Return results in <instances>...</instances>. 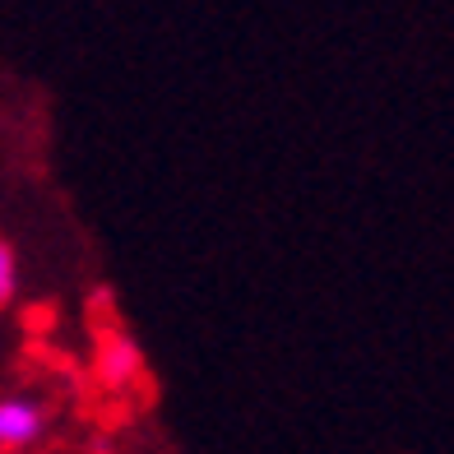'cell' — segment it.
Wrapping results in <instances>:
<instances>
[{
	"label": "cell",
	"instance_id": "cell-5",
	"mask_svg": "<svg viewBox=\"0 0 454 454\" xmlns=\"http://www.w3.org/2000/svg\"><path fill=\"white\" fill-rule=\"evenodd\" d=\"M24 325H28V334H47V329L56 325V306H33V311L24 316Z\"/></svg>",
	"mask_w": 454,
	"mask_h": 454
},
{
	"label": "cell",
	"instance_id": "cell-1",
	"mask_svg": "<svg viewBox=\"0 0 454 454\" xmlns=\"http://www.w3.org/2000/svg\"><path fill=\"white\" fill-rule=\"evenodd\" d=\"M93 339H98V357H93V376L102 380V389H112V395H121L139 371H144V353L135 348V339L116 325H98L93 329Z\"/></svg>",
	"mask_w": 454,
	"mask_h": 454
},
{
	"label": "cell",
	"instance_id": "cell-6",
	"mask_svg": "<svg viewBox=\"0 0 454 454\" xmlns=\"http://www.w3.org/2000/svg\"><path fill=\"white\" fill-rule=\"evenodd\" d=\"M89 454H102V450H89Z\"/></svg>",
	"mask_w": 454,
	"mask_h": 454
},
{
	"label": "cell",
	"instance_id": "cell-2",
	"mask_svg": "<svg viewBox=\"0 0 454 454\" xmlns=\"http://www.w3.org/2000/svg\"><path fill=\"white\" fill-rule=\"evenodd\" d=\"M47 427V408L37 399H0V454L33 445Z\"/></svg>",
	"mask_w": 454,
	"mask_h": 454
},
{
	"label": "cell",
	"instance_id": "cell-4",
	"mask_svg": "<svg viewBox=\"0 0 454 454\" xmlns=\"http://www.w3.org/2000/svg\"><path fill=\"white\" fill-rule=\"evenodd\" d=\"M130 418H135V403L126 399V389H121L116 399H107V403H102V412H98L102 431H121V427H126Z\"/></svg>",
	"mask_w": 454,
	"mask_h": 454
},
{
	"label": "cell",
	"instance_id": "cell-3",
	"mask_svg": "<svg viewBox=\"0 0 454 454\" xmlns=\"http://www.w3.org/2000/svg\"><path fill=\"white\" fill-rule=\"evenodd\" d=\"M14 293H19V260H14L10 246L0 241V311L14 301Z\"/></svg>",
	"mask_w": 454,
	"mask_h": 454
}]
</instances>
